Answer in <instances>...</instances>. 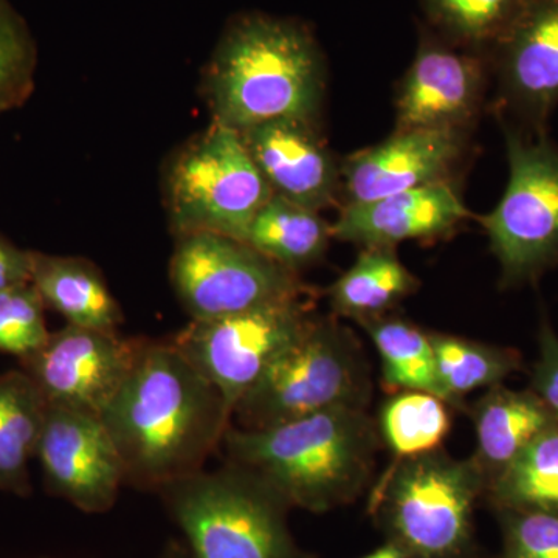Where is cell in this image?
I'll return each mask as SVG.
<instances>
[{
    "label": "cell",
    "mask_w": 558,
    "mask_h": 558,
    "mask_svg": "<svg viewBox=\"0 0 558 558\" xmlns=\"http://www.w3.org/2000/svg\"><path fill=\"white\" fill-rule=\"evenodd\" d=\"M126 486L156 492L204 470L233 414L171 340L142 339L137 359L100 414Z\"/></svg>",
    "instance_id": "cell-1"
},
{
    "label": "cell",
    "mask_w": 558,
    "mask_h": 558,
    "mask_svg": "<svg viewBox=\"0 0 558 558\" xmlns=\"http://www.w3.org/2000/svg\"><path fill=\"white\" fill-rule=\"evenodd\" d=\"M380 446L368 409L340 407L269 428L231 424L220 450L226 462L258 476L289 508L323 513L368 486Z\"/></svg>",
    "instance_id": "cell-2"
},
{
    "label": "cell",
    "mask_w": 558,
    "mask_h": 558,
    "mask_svg": "<svg viewBox=\"0 0 558 558\" xmlns=\"http://www.w3.org/2000/svg\"><path fill=\"white\" fill-rule=\"evenodd\" d=\"M205 86L213 121L238 132L275 120L317 123L325 57L303 22L245 13L227 25Z\"/></svg>",
    "instance_id": "cell-3"
},
{
    "label": "cell",
    "mask_w": 558,
    "mask_h": 558,
    "mask_svg": "<svg viewBox=\"0 0 558 558\" xmlns=\"http://www.w3.org/2000/svg\"><path fill=\"white\" fill-rule=\"evenodd\" d=\"M159 495L190 558H307L290 534L289 506L247 470L226 462Z\"/></svg>",
    "instance_id": "cell-4"
},
{
    "label": "cell",
    "mask_w": 558,
    "mask_h": 558,
    "mask_svg": "<svg viewBox=\"0 0 558 558\" xmlns=\"http://www.w3.org/2000/svg\"><path fill=\"white\" fill-rule=\"evenodd\" d=\"M371 385L354 333L336 318L315 317L238 402L233 421L260 429L340 407L368 409Z\"/></svg>",
    "instance_id": "cell-5"
},
{
    "label": "cell",
    "mask_w": 558,
    "mask_h": 558,
    "mask_svg": "<svg viewBox=\"0 0 558 558\" xmlns=\"http://www.w3.org/2000/svg\"><path fill=\"white\" fill-rule=\"evenodd\" d=\"M486 488L472 458L439 449L392 462L371 506L380 513L389 539L410 558H457L472 538L473 512Z\"/></svg>",
    "instance_id": "cell-6"
},
{
    "label": "cell",
    "mask_w": 558,
    "mask_h": 558,
    "mask_svg": "<svg viewBox=\"0 0 558 558\" xmlns=\"http://www.w3.org/2000/svg\"><path fill=\"white\" fill-rule=\"evenodd\" d=\"M167 190L178 236L215 233L244 242L274 196L240 132L215 121L172 161Z\"/></svg>",
    "instance_id": "cell-7"
},
{
    "label": "cell",
    "mask_w": 558,
    "mask_h": 558,
    "mask_svg": "<svg viewBox=\"0 0 558 558\" xmlns=\"http://www.w3.org/2000/svg\"><path fill=\"white\" fill-rule=\"evenodd\" d=\"M509 180L494 211L481 219L502 284L535 281L558 263V146L545 132L505 128Z\"/></svg>",
    "instance_id": "cell-8"
},
{
    "label": "cell",
    "mask_w": 558,
    "mask_h": 558,
    "mask_svg": "<svg viewBox=\"0 0 558 558\" xmlns=\"http://www.w3.org/2000/svg\"><path fill=\"white\" fill-rule=\"evenodd\" d=\"M170 277L193 322L231 317L306 293L299 271L267 258L247 242L215 233L178 236Z\"/></svg>",
    "instance_id": "cell-9"
},
{
    "label": "cell",
    "mask_w": 558,
    "mask_h": 558,
    "mask_svg": "<svg viewBox=\"0 0 558 558\" xmlns=\"http://www.w3.org/2000/svg\"><path fill=\"white\" fill-rule=\"evenodd\" d=\"M314 318L303 295L231 317L191 322L171 341L218 388L233 414L238 402Z\"/></svg>",
    "instance_id": "cell-10"
},
{
    "label": "cell",
    "mask_w": 558,
    "mask_h": 558,
    "mask_svg": "<svg viewBox=\"0 0 558 558\" xmlns=\"http://www.w3.org/2000/svg\"><path fill=\"white\" fill-rule=\"evenodd\" d=\"M142 339H124L119 332L65 328L21 360L49 405L86 411L100 416L117 395L137 359Z\"/></svg>",
    "instance_id": "cell-11"
},
{
    "label": "cell",
    "mask_w": 558,
    "mask_h": 558,
    "mask_svg": "<svg viewBox=\"0 0 558 558\" xmlns=\"http://www.w3.org/2000/svg\"><path fill=\"white\" fill-rule=\"evenodd\" d=\"M36 459L47 490L81 512H109L126 486L119 450L97 414L47 403Z\"/></svg>",
    "instance_id": "cell-12"
},
{
    "label": "cell",
    "mask_w": 558,
    "mask_h": 558,
    "mask_svg": "<svg viewBox=\"0 0 558 558\" xmlns=\"http://www.w3.org/2000/svg\"><path fill=\"white\" fill-rule=\"evenodd\" d=\"M486 83V54L458 49L424 25L400 84L396 130L468 131Z\"/></svg>",
    "instance_id": "cell-13"
},
{
    "label": "cell",
    "mask_w": 558,
    "mask_h": 558,
    "mask_svg": "<svg viewBox=\"0 0 558 558\" xmlns=\"http://www.w3.org/2000/svg\"><path fill=\"white\" fill-rule=\"evenodd\" d=\"M465 140L468 131L396 130L385 142L359 150L341 163L347 204L449 182L464 154Z\"/></svg>",
    "instance_id": "cell-14"
},
{
    "label": "cell",
    "mask_w": 558,
    "mask_h": 558,
    "mask_svg": "<svg viewBox=\"0 0 558 558\" xmlns=\"http://www.w3.org/2000/svg\"><path fill=\"white\" fill-rule=\"evenodd\" d=\"M502 98L542 134L558 102V0H527L492 47Z\"/></svg>",
    "instance_id": "cell-15"
},
{
    "label": "cell",
    "mask_w": 558,
    "mask_h": 558,
    "mask_svg": "<svg viewBox=\"0 0 558 558\" xmlns=\"http://www.w3.org/2000/svg\"><path fill=\"white\" fill-rule=\"evenodd\" d=\"M275 196L319 211L336 199L341 172L312 121L275 120L240 132Z\"/></svg>",
    "instance_id": "cell-16"
},
{
    "label": "cell",
    "mask_w": 558,
    "mask_h": 558,
    "mask_svg": "<svg viewBox=\"0 0 558 558\" xmlns=\"http://www.w3.org/2000/svg\"><path fill=\"white\" fill-rule=\"evenodd\" d=\"M469 216L458 191L450 182H440L363 204H347L330 230L336 240L363 248H395L400 242L447 236Z\"/></svg>",
    "instance_id": "cell-17"
},
{
    "label": "cell",
    "mask_w": 558,
    "mask_h": 558,
    "mask_svg": "<svg viewBox=\"0 0 558 558\" xmlns=\"http://www.w3.org/2000/svg\"><path fill=\"white\" fill-rule=\"evenodd\" d=\"M476 435L473 461L487 481L497 478L546 429L558 422L532 389L498 385L470 409Z\"/></svg>",
    "instance_id": "cell-18"
},
{
    "label": "cell",
    "mask_w": 558,
    "mask_h": 558,
    "mask_svg": "<svg viewBox=\"0 0 558 558\" xmlns=\"http://www.w3.org/2000/svg\"><path fill=\"white\" fill-rule=\"evenodd\" d=\"M31 282L68 325L119 332L123 312L100 270L87 259L32 252Z\"/></svg>",
    "instance_id": "cell-19"
},
{
    "label": "cell",
    "mask_w": 558,
    "mask_h": 558,
    "mask_svg": "<svg viewBox=\"0 0 558 558\" xmlns=\"http://www.w3.org/2000/svg\"><path fill=\"white\" fill-rule=\"evenodd\" d=\"M47 402L24 369L0 374V490L28 497Z\"/></svg>",
    "instance_id": "cell-20"
},
{
    "label": "cell",
    "mask_w": 558,
    "mask_h": 558,
    "mask_svg": "<svg viewBox=\"0 0 558 558\" xmlns=\"http://www.w3.org/2000/svg\"><path fill=\"white\" fill-rule=\"evenodd\" d=\"M418 279L391 247H366L328 290L330 307L339 317L359 325L373 322L395 310L416 292Z\"/></svg>",
    "instance_id": "cell-21"
},
{
    "label": "cell",
    "mask_w": 558,
    "mask_h": 558,
    "mask_svg": "<svg viewBox=\"0 0 558 558\" xmlns=\"http://www.w3.org/2000/svg\"><path fill=\"white\" fill-rule=\"evenodd\" d=\"M332 230L315 209L271 196L253 219L247 244L293 271L317 263L328 250Z\"/></svg>",
    "instance_id": "cell-22"
},
{
    "label": "cell",
    "mask_w": 558,
    "mask_h": 558,
    "mask_svg": "<svg viewBox=\"0 0 558 558\" xmlns=\"http://www.w3.org/2000/svg\"><path fill=\"white\" fill-rule=\"evenodd\" d=\"M436 373L444 398L453 410L465 409V398L478 389H490L521 368L517 349L469 340L451 333L429 332Z\"/></svg>",
    "instance_id": "cell-23"
},
{
    "label": "cell",
    "mask_w": 558,
    "mask_h": 558,
    "mask_svg": "<svg viewBox=\"0 0 558 558\" xmlns=\"http://www.w3.org/2000/svg\"><path fill=\"white\" fill-rule=\"evenodd\" d=\"M360 326L376 347L381 381L389 392L425 391L446 400L427 330L387 315Z\"/></svg>",
    "instance_id": "cell-24"
},
{
    "label": "cell",
    "mask_w": 558,
    "mask_h": 558,
    "mask_svg": "<svg viewBox=\"0 0 558 558\" xmlns=\"http://www.w3.org/2000/svg\"><path fill=\"white\" fill-rule=\"evenodd\" d=\"M451 407L432 392L399 391L381 405L377 427L395 461L442 449L451 429Z\"/></svg>",
    "instance_id": "cell-25"
},
{
    "label": "cell",
    "mask_w": 558,
    "mask_h": 558,
    "mask_svg": "<svg viewBox=\"0 0 558 558\" xmlns=\"http://www.w3.org/2000/svg\"><path fill=\"white\" fill-rule=\"evenodd\" d=\"M486 494L499 512L558 513V424L539 435L508 469L490 481Z\"/></svg>",
    "instance_id": "cell-26"
},
{
    "label": "cell",
    "mask_w": 558,
    "mask_h": 558,
    "mask_svg": "<svg viewBox=\"0 0 558 558\" xmlns=\"http://www.w3.org/2000/svg\"><path fill=\"white\" fill-rule=\"evenodd\" d=\"M527 0H421L429 28L458 49L486 54Z\"/></svg>",
    "instance_id": "cell-27"
},
{
    "label": "cell",
    "mask_w": 558,
    "mask_h": 558,
    "mask_svg": "<svg viewBox=\"0 0 558 558\" xmlns=\"http://www.w3.org/2000/svg\"><path fill=\"white\" fill-rule=\"evenodd\" d=\"M36 53L27 25L0 0V113L21 108L35 89Z\"/></svg>",
    "instance_id": "cell-28"
},
{
    "label": "cell",
    "mask_w": 558,
    "mask_h": 558,
    "mask_svg": "<svg viewBox=\"0 0 558 558\" xmlns=\"http://www.w3.org/2000/svg\"><path fill=\"white\" fill-rule=\"evenodd\" d=\"M50 337L46 304L32 282L0 290V352L24 360Z\"/></svg>",
    "instance_id": "cell-29"
},
{
    "label": "cell",
    "mask_w": 558,
    "mask_h": 558,
    "mask_svg": "<svg viewBox=\"0 0 558 558\" xmlns=\"http://www.w3.org/2000/svg\"><path fill=\"white\" fill-rule=\"evenodd\" d=\"M505 558H558V513L506 510Z\"/></svg>",
    "instance_id": "cell-30"
},
{
    "label": "cell",
    "mask_w": 558,
    "mask_h": 558,
    "mask_svg": "<svg viewBox=\"0 0 558 558\" xmlns=\"http://www.w3.org/2000/svg\"><path fill=\"white\" fill-rule=\"evenodd\" d=\"M558 422V337L548 322L538 333V359L532 369L531 388Z\"/></svg>",
    "instance_id": "cell-31"
},
{
    "label": "cell",
    "mask_w": 558,
    "mask_h": 558,
    "mask_svg": "<svg viewBox=\"0 0 558 558\" xmlns=\"http://www.w3.org/2000/svg\"><path fill=\"white\" fill-rule=\"evenodd\" d=\"M32 250L17 247L0 234V290L31 282Z\"/></svg>",
    "instance_id": "cell-32"
},
{
    "label": "cell",
    "mask_w": 558,
    "mask_h": 558,
    "mask_svg": "<svg viewBox=\"0 0 558 558\" xmlns=\"http://www.w3.org/2000/svg\"><path fill=\"white\" fill-rule=\"evenodd\" d=\"M360 558H410L409 554L405 553L398 543L391 542L388 539L385 545H381L380 548L373 550V553L366 554V556Z\"/></svg>",
    "instance_id": "cell-33"
},
{
    "label": "cell",
    "mask_w": 558,
    "mask_h": 558,
    "mask_svg": "<svg viewBox=\"0 0 558 558\" xmlns=\"http://www.w3.org/2000/svg\"><path fill=\"white\" fill-rule=\"evenodd\" d=\"M160 558H190V554L185 543L179 542V539H171V542L165 546Z\"/></svg>",
    "instance_id": "cell-34"
}]
</instances>
